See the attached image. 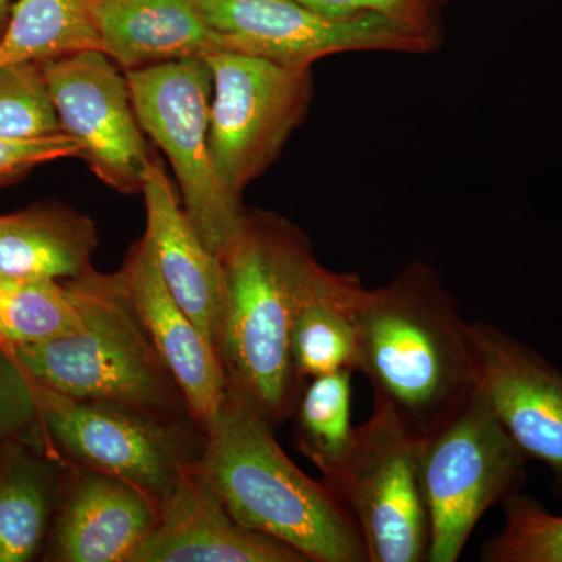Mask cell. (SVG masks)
Returning a JSON list of instances; mask_svg holds the SVG:
<instances>
[{
	"label": "cell",
	"instance_id": "obj_1",
	"mask_svg": "<svg viewBox=\"0 0 562 562\" xmlns=\"http://www.w3.org/2000/svg\"><path fill=\"white\" fill-rule=\"evenodd\" d=\"M220 260L225 301L217 353L228 387L276 430L294 413L305 383L292 360L295 321L336 272L316 260L301 228L266 211L244 210Z\"/></svg>",
	"mask_w": 562,
	"mask_h": 562
},
{
	"label": "cell",
	"instance_id": "obj_2",
	"mask_svg": "<svg viewBox=\"0 0 562 562\" xmlns=\"http://www.w3.org/2000/svg\"><path fill=\"white\" fill-rule=\"evenodd\" d=\"M355 321L358 372L371 383L373 402L390 406L419 438L441 430L479 391L471 322L425 262L376 290L364 288Z\"/></svg>",
	"mask_w": 562,
	"mask_h": 562
},
{
	"label": "cell",
	"instance_id": "obj_3",
	"mask_svg": "<svg viewBox=\"0 0 562 562\" xmlns=\"http://www.w3.org/2000/svg\"><path fill=\"white\" fill-rule=\"evenodd\" d=\"M198 468L249 530L288 543L308 562H368L357 520L338 494L303 473L272 425L231 387L203 430Z\"/></svg>",
	"mask_w": 562,
	"mask_h": 562
},
{
	"label": "cell",
	"instance_id": "obj_4",
	"mask_svg": "<svg viewBox=\"0 0 562 562\" xmlns=\"http://www.w3.org/2000/svg\"><path fill=\"white\" fill-rule=\"evenodd\" d=\"M81 313L76 335L11 347L33 382L47 390L192 420L180 387L140 322L122 269L68 280Z\"/></svg>",
	"mask_w": 562,
	"mask_h": 562
},
{
	"label": "cell",
	"instance_id": "obj_5",
	"mask_svg": "<svg viewBox=\"0 0 562 562\" xmlns=\"http://www.w3.org/2000/svg\"><path fill=\"white\" fill-rule=\"evenodd\" d=\"M527 458L476 391L425 439L420 476L431 541L428 562H457L484 514L527 483Z\"/></svg>",
	"mask_w": 562,
	"mask_h": 562
},
{
	"label": "cell",
	"instance_id": "obj_6",
	"mask_svg": "<svg viewBox=\"0 0 562 562\" xmlns=\"http://www.w3.org/2000/svg\"><path fill=\"white\" fill-rule=\"evenodd\" d=\"M424 441L390 406L373 402L371 417L355 427L341 464L324 479L357 520L368 562H428Z\"/></svg>",
	"mask_w": 562,
	"mask_h": 562
},
{
	"label": "cell",
	"instance_id": "obj_7",
	"mask_svg": "<svg viewBox=\"0 0 562 562\" xmlns=\"http://www.w3.org/2000/svg\"><path fill=\"white\" fill-rule=\"evenodd\" d=\"M124 72L140 128L165 151L188 217L220 257L238 232L244 209L224 190L211 160L209 63L187 58Z\"/></svg>",
	"mask_w": 562,
	"mask_h": 562
},
{
	"label": "cell",
	"instance_id": "obj_8",
	"mask_svg": "<svg viewBox=\"0 0 562 562\" xmlns=\"http://www.w3.org/2000/svg\"><path fill=\"white\" fill-rule=\"evenodd\" d=\"M33 384L41 436L58 457L124 480L155 502L201 457L203 438L198 441L188 420Z\"/></svg>",
	"mask_w": 562,
	"mask_h": 562
},
{
	"label": "cell",
	"instance_id": "obj_9",
	"mask_svg": "<svg viewBox=\"0 0 562 562\" xmlns=\"http://www.w3.org/2000/svg\"><path fill=\"white\" fill-rule=\"evenodd\" d=\"M213 74L210 149L222 187L241 202L268 171L313 101V69L290 68L233 50L206 55Z\"/></svg>",
	"mask_w": 562,
	"mask_h": 562
},
{
	"label": "cell",
	"instance_id": "obj_10",
	"mask_svg": "<svg viewBox=\"0 0 562 562\" xmlns=\"http://www.w3.org/2000/svg\"><path fill=\"white\" fill-rule=\"evenodd\" d=\"M216 33L221 50L290 66L314 63L347 52H401L427 55L439 49L431 41L386 18H333L297 0H191Z\"/></svg>",
	"mask_w": 562,
	"mask_h": 562
},
{
	"label": "cell",
	"instance_id": "obj_11",
	"mask_svg": "<svg viewBox=\"0 0 562 562\" xmlns=\"http://www.w3.org/2000/svg\"><path fill=\"white\" fill-rule=\"evenodd\" d=\"M63 132L81 158L121 194L143 191L151 157L124 70L105 52L83 50L40 63Z\"/></svg>",
	"mask_w": 562,
	"mask_h": 562
},
{
	"label": "cell",
	"instance_id": "obj_12",
	"mask_svg": "<svg viewBox=\"0 0 562 562\" xmlns=\"http://www.w3.org/2000/svg\"><path fill=\"white\" fill-rule=\"evenodd\" d=\"M480 391L528 461L552 472L562 498V372L509 333L471 322Z\"/></svg>",
	"mask_w": 562,
	"mask_h": 562
},
{
	"label": "cell",
	"instance_id": "obj_13",
	"mask_svg": "<svg viewBox=\"0 0 562 562\" xmlns=\"http://www.w3.org/2000/svg\"><path fill=\"white\" fill-rule=\"evenodd\" d=\"M158 520L132 562H308L271 536L249 530L190 465L157 502Z\"/></svg>",
	"mask_w": 562,
	"mask_h": 562
},
{
	"label": "cell",
	"instance_id": "obj_14",
	"mask_svg": "<svg viewBox=\"0 0 562 562\" xmlns=\"http://www.w3.org/2000/svg\"><path fill=\"white\" fill-rule=\"evenodd\" d=\"M158 520L157 502L139 487L79 468L63 482L44 560L132 562Z\"/></svg>",
	"mask_w": 562,
	"mask_h": 562
},
{
	"label": "cell",
	"instance_id": "obj_15",
	"mask_svg": "<svg viewBox=\"0 0 562 562\" xmlns=\"http://www.w3.org/2000/svg\"><path fill=\"white\" fill-rule=\"evenodd\" d=\"M121 269L136 313L180 387L191 419L205 430L227 401L228 380L220 353L166 288L144 236L133 244Z\"/></svg>",
	"mask_w": 562,
	"mask_h": 562
},
{
	"label": "cell",
	"instance_id": "obj_16",
	"mask_svg": "<svg viewBox=\"0 0 562 562\" xmlns=\"http://www.w3.org/2000/svg\"><path fill=\"white\" fill-rule=\"evenodd\" d=\"M140 194L146 205L144 238L154 251L161 279L217 351L225 301L220 257L195 231L158 158L151 161Z\"/></svg>",
	"mask_w": 562,
	"mask_h": 562
},
{
	"label": "cell",
	"instance_id": "obj_17",
	"mask_svg": "<svg viewBox=\"0 0 562 562\" xmlns=\"http://www.w3.org/2000/svg\"><path fill=\"white\" fill-rule=\"evenodd\" d=\"M102 52L122 70L221 50L191 0H88Z\"/></svg>",
	"mask_w": 562,
	"mask_h": 562
},
{
	"label": "cell",
	"instance_id": "obj_18",
	"mask_svg": "<svg viewBox=\"0 0 562 562\" xmlns=\"http://www.w3.org/2000/svg\"><path fill=\"white\" fill-rule=\"evenodd\" d=\"M61 458L36 427L0 452V562H27L46 547L61 486Z\"/></svg>",
	"mask_w": 562,
	"mask_h": 562
},
{
	"label": "cell",
	"instance_id": "obj_19",
	"mask_svg": "<svg viewBox=\"0 0 562 562\" xmlns=\"http://www.w3.org/2000/svg\"><path fill=\"white\" fill-rule=\"evenodd\" d=\"M98 246L94 222L60 203L0 214V279H79Z\"/></svg>",
	"mask_w": 562,
	"mask_h": 562
},
{
	"label": "cell",
	"instance_id": "obj_20",
	"mask_svg": "<svg viewBox=\"0 0 562 562\" xmlns=\"http://www.w3.org/2000/svg\"><path fill=\"white\" fill-rule=\"evenodd\" d=\"M364 291L353 273H338L319 295L306 303L292 330L295 371L306 379L339 371L358 372V302Z\"/></svg>",
	"mask_w": 562,
	"mask_h": 562
},
{
	"label": "cell",
	"instance_id": "obj_21",
	"mask_svg": "<svg viewBox=\"0 0 562 562\" xmlns=\"http://www.w3.org/2000/svg\"><path fill=\"white\" fill-rule=\"evenodd\" d=\"M102 50L88 0H14L0 35V66Z\"/></svg>",
	"mask_w": 562,
	"mask_h": 562
},
{
	"label": "cell",
	"instance_id": "obj_22",
	"mask_svg": "<svg viewBox=\"0 0 562 562\" xmlns=\"http://www.w3.org/2000/svg\"><path fill=\"white\" fill-rule=\"evenodd\" d=\"M81 324L68 280L0 279V336L10 347L66 338Z\"/></svg>",
	"mask_w": 562,
	"mask_h": 562
},
{
	"label": "cell",
	"instance_id": "obj_23",
	"mask_svg": "<svg viewBox=\"0 0 562 562\" xmlns=\"http://www.w3.org/2000/svg\"><path fill=\"white\" fill-rule=\"evenodd\" d=\"M351 375L353 372L339 371L310 379L295 403L299 450L324 479L341 464L353 438Z\"/></svg>",
	"mask_w": 562,
	"mask_h": 562
},
{
	"label": "cell",
	"instance_id": "obj_24",
	"mask_svg": "<svg viewBox=\"0 0 562 562\" xmlns=\"http://www.w3.org/2000/svg\"><path fill=\"white\" fill-rule=\"evenodd\" d=\"M502 530L484 543L483 562H562V516L522 491L502 503Z\"/></svg>",
	"mask_w": 562,
	"mask_h": 562
},
{
	"label": "cell",
	"instance_id": "obj_25",
	"mask_svg": "<svg viewBox=\"0 0 562 562\" xmlns=\"http://www.w3.org/2000/svg\"><path fill=\"white\" fill-rule=\"evenodd\" d=\"M63 132L40 63L0 66V138H49Z\"/></svg>",
	"mask_w": 562,
	"mask_h": 562
},
{
	"label": "cell",
	"instance_id": "obj_26",
	"mask_svg": "<svg viewBox=\"0 0 562 562\" xmlns=\"http://www.w3.org/2000/svg\"><path fill=\"white\" fill-rule=\"evenodd\" d=\"M317 13L333 18H386L441 47V0H297Z\"/></svg>",
	"mask_w": 562,
	"mask_h": 562
},
{
	"label": "cell",
	"instance_id": "obj_27",
	"mask_svg": "<svg viewBox=\"0 0 562 562\" xmlns=\"http://www.w3.org/2000/svg\"><path fill=\"white\" fill-rule=\"evenodd\" d=\"M35 384L9 344L0 341V452L38 427Z\"/></svg>",
	"mask_w": 562,
	"mask_h": 562
},
{
	"label": "cell",
	"instance_id": "obj_28",
	"mask_svg": "<svg viewBox=\"0 0 562 562\" xmlns=\"http://www.w3.org/2000/svg\"><path fill=\"white\" fill-rule=\"evenodd\" d=\"M72 157L81 158V146L66 133L27 140L0 138V184L21 179L46 162Z\"/></svg>",
	"mask_w": 562,
	"mask_h": 562
},
{
	"label": "cell",
	"instance_id": "obj_29",
	"mask_svg": "<svg viewBox=\"0 0 562 562\" xmlns=\"http://www.w3.org/2000/svg\"><path fill=\"white\" fill-rule=\"evenodd\" d=\"M13 2L14 0H0V35H2L7 21H9L10 10Z\"/></svg>",
	"mask_w": 562,
	"mask_h": 562
},
{
	"label": "cell",
	"instance_id": "obj_30",
	"mask_svg": "<svg viewBox=\"0 0 562 562\" xmlns=\"http://www.w3.org/2000/svg\"><path fill=\"white\" fill-rule=\"evenodd\" d=\"M0 341H2V342H3L2 336H0Z\"/></svg>",
	"mask_w": 562,
	"mask_h": 562
}]
</instances>
